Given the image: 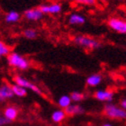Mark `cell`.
Returning a JSON list of instances; mask_svg holds the SVG:
<instances>
[{"label":"cell","instance_id":"cell-1","mask_svg":"<svg viewBox=\"0 0 126 126\" xmlns=\"http://www.w3.org/2000/svg\"><path fill=\"white\" fill-rule=\"evenodd\" d=\"M104 113L108 118L113 120H125L126 111L121 105H117L112 103H107L104 107Z\"/></svg>","mask_w":126,"mask_h":126},{"label":"cell","instance_id":"cell-2","mask_svg":"<svg viewBox=\"0 0 126 126\" xmlns=\"http://www.w3.org/2000/svg\"><path fill=\"white\" fill-rule=\"evenodd\" d=\"M74 43L87 50H97L102 47L99 41L86 35H77L74 37Z\"/></svg>","mask_w":126,"mask_h":126},{"label":"cell","instance_id":"cell-3","mask_svg":"<svg viewBox=\"0 0 126 126\" xmlns=\"http://www.w3.org/2000/svg\"><path fill=\"white\" fill-rule=\"evenodd\" d=\"M7 61L11 67L16 68L18 69H21V70H25L30 66L29 61H27L24 56H22L21 54L16 52L10 53L7 57Z\"/></svg>","mask_w":126,"mask_h":126},{"label":"cell","instance_id":"cell-4","mask_svg":"<svg viewBox=\"0 0 126 126\" xmlns=\"http://www.w3.org/2000/svg\"><path fill=\"white\" fill-rule=\"evenodd\" d=\"M108 27L115 32L126 34V20L119 17H111L107 21Z\"/></svg>","mask_w":126,"mask_h":126},{"label":"cell","instance_id":"cell-5","mask_svg":"<svg viewBox=\"0 0 126 126\" xmlns=\"http://www.w3.org/2000/svg\"><path fill=\"white\" fill-rule=\"evenodd\" d=\"M14 81H15V83H16V84H17V85H19V86H21V87H24L25 89L31 90V91L34 92L35 94H40V95H41V94H42V90L40 89L36 85L33 84V83H32V82L29 81V80H27L26 79H24V77L16 76L15 78H14Z\"/></svg>","mask_w":126,"mask_h":126},{"label":"cell","instance_id":"cell-6","mask_svg":"<svg viewBox=\"0 0 126 126\" xmlns=\"http://www.w3.org/2000/svg\"><path fill=\"white\" fill-rule=\"evenodd\" d=\"M43 15L50 14V15H57L61 12V5L59 3H50V4H42L39 6Z\"/></svg>","mask_w":126,"mask_h":126},{"label":"cell","instance_id":"cell-7","mask_svg":"<svg viewBox=\"0 0 126 126\" xmlns=\"http://www.w3.org/2000/svg\"><path fill=\"white\" fill-rule=\"evenodd\" d=\"M24 16L25 19L28 21L32 22H38L43 17V13H42L41 9L38 8H31V9H27L24 11Z\"/></svg>","mask_w":126,"mask_h":126},{"label":"cell","instance_id":"cell-8","mask_svg":"<svg viewBox=\"0 0 126 126\" xmlns=\"http://www.w3.org/2000/svg\"><path fill=\"white\" fill-rule=\"evenodd\" d=\"M94 97L100 102L111 103L113 99V92L108 89H100L95 91Z\"/></svg>","mask_w":126,"mask_h":126},{"label":"cell","instance_id":"cell-9","mask_svg":"<svg viewBox=\"0 0 126 126\" xmlns=\"http://www.w3.org/2000/svg\"><path fill=\"white\" fill-rule=\"evenodd\" d=\"M65 112L67 113V115H79L84 113L85 109L83 106H81L80 105L78 104H71L68 108L65 109Z\"/></svg>","mask_w":126,"mask_h":126},{"label":"cell","instance_id":"cell-10","mask_svg":"<svg viewBox=\"0 0 126 126\" xmlns=\"http://www.w3.org/2000/svg\"><path fill=\"white\" fill-rule=\"evenodd\" d=\"M86 23V17L79 14L73 13L68 16V24L71 25H81Z\"/></svg>","mask_w":126,"mask_h":126},{"label":"cell","instance_id":"cell-11","mask_svg":"<svg viewBox=\"0 0 126 126\" xmlns=\"http://www.w3.org/2000/svg\"><path fill=\"white\" fill-rule=\"evenodd\" d=\"M102 80H103V77L100 74L96 73V74H92V75L87 77L86 82H87V85L88 87H95L102 83Z\"/></svg>","mask_w":126,"mask_h":126},{"label":"cell","instance_id":"cell-12","mask_svg":"<svg viewBox=\"0 0 126 126\" xmlns=\"http://www.w3.org/2000/svg\"><path fill=\"white\" fill-rule=\"evenodd\" d=\"M0 92H1V95H2L3 99H10L13 98L15 94H14L13 88H12V85L9 84H3L0 87Z\"/></svg>","mask_w":126,"mask_h":126},{"label":"cell","instance_id":"cell-13","mask_svg":"<svg viewBox=\"0 0 126 126\" xmlns=\"http://www.w3.org/2000/svg\"><path fill=\"white\" fill-rule=\"evenodd\" d=\"M18 115V109L15 106H8L4 110V116L10 122L14 121L17 118Z\"/></svg>","mask_w":126,"mask_h":126},{"label":"cell","instance_id":"cell-14","mask_svg":"<svg viewBox=\"0 0 126 126\" xmlns=\"http://www.w3.org/2000/svg\"><path fill=\"white\" fill-rule=\"evenodd\" d=\"M67 113H66L65 110L63 109H59V110L54 111L51 114V120L56 124H60L61 122H63L65 120Z\"/></svg>","mask_w":126,"mask_h":126},{"label":"cell","instance_id":"cell-15","mask_svg":"<svg viewBox=\"0 0 126 126\" xmlns=\"http://www.w3.org/2000/svg\"><path fill=\"white\" fill-rule=\"evenodd\" d=\"M20 14L16 11H10L5 16V21L8 24H15L20 20Z\"/></svg>","mask_w":126,"mask_h":126},{"label":"cell","instance_id":"cell-16","mask_svg":"<svg viewBox=\"0 0 126 126\" xmlns=\"http://www.w3.org/2000/svg\"><path fill=\"white\" fill-rule=\"evenodd\" d=\"M72 104V100H71L70 95H67V94H64V95H61L58 100V105L59 106L65 110L66 108H68L69 105Z\"/></svg>","mask_w":126,"mask_h":126},{"label":"cell","instance_id":"cell-17","mask_svg":"<svg viewBox=\"0 0 126 126\" xmlns=\"http://www.w3.org/2000/svg\"><path fill=\"white\" fill-rule=\"evenodd\" d=\"M12 88H13L14 94H15V95H16V96L24 97L27 94V89H25L24 87H21V86H19V85L16 84V83L14 85H12Z\"/></svg>","mask_w":126,"mask_h":126},{"label":"cell","instance_id":"cell-18","mask_svg":"<svg viewBox=\"0 0 126 126\" xmlns=\"http://www.w3.org/2000/svg\"><path fill=\"white\" fill-rule=\"evenodd\" d=\"M71 100L72 102L74 103H79L81 102L82 100H84L85 98V94L81 92H78V91H75V92H72L70 94Z\"/></svg>","mask_w":126,"mask_h":126},{"label":"cell","instance_id":"cell-19","mask_svg":"<svg viewBox=\"0 0 126 126\" xmlns=\"http://www.w3.org/2000/svg\"><path fill=\"white\" fill-rule=\"evenodd\" d=\"M10 50L7 45H5L2 41H0V59L3 56H8L10 54Z\"/></svg>","mask_w":126,"mask_h":126},{"label":"cell","instance_id":"cell-20","mask_svg":"<svg viewBox=\"0 0 126 126\" xmlns=\"http://www.w3.org/2000/svg\"><path fill=\"white\" fill-rule=\"evenodd\" d=\"M24 36L30 40L35 39L37 37V32L33 29H26L24 31Z\"/></svg>","mask_w":126,"mask_h":126},{"label":"cell","instance_id":"cell-21","mask_svg":"<svg viewBox=\"0 0 126 126\" xmlns=\"http://www.w3.org/2000/svg\"><path fill=\"white\" fill-rule=\"evenodd\" d=\"M77 4H79V5H88V6H91V5H94L96 4L97 0H74Z\"/></svg>","mask_w":126,"mask_h":126},{"label":"cell","instance_id":"cell-22","mask_svg":"<svg viewBox=\"0 0 126 126\" xmlns=\"http://www.w3.org/2000/svg\"><path fill=\"white\" fill-rule=\"evenodd\" d=\"M10 123L11 122L9 121V120H7L4 115L3 116L0 115V126H5V125H6V124H10Z\"/></svg>","mask_w":126,"mask_h":126},{"label":"cell","instance_id":"cell-23","mask_svg":"<svg viewBox=\"0 0 126 126\" xmlns=\"http://www.w3.org/2000/svg\"><path fill=\"white\" fill-rule=\"evenodd\" d=\"M120 105H121V107H123L124 110L126 111V97H124V98H123V99L121 100Z\"/></svg>","mask_w":126,"mask_h":126},{"label":"cell","instance_id":"cell-24","mask_svg":"<svg viewBox=\"0 0 126 126\" xmlns=\"http://www.w3.org/2000/svg\"><path fill=\"white\" fill-rule=\"evenodd\" d=\"M102 126H113L112 124H108V123H106V124H104Z\"/></svg>","mask_w":126,"mask_h":126},{"label":"cell","instance_id":"cell-25","mask_svg":"<svg viewBox=\"0 0 126 126\" xmlns=\"http://www.w3.org/2000/svg\"><path fill=\"white\" fill-rule=\"evenodd\" d=\"M3 101H4V99H3L2 95H1V92H0V103H1V102H3Z\"/></svg>","mask_w":126,"mask_h":126},{"label":"cell","instance_id":"cell-26","mask_svg":"<svg viewBox=\"0 0 126 126\" xmlns=\"http://www.w3.org/2000/svg\"><path fill=\"white\" fill-rule=\"evenodd\" d=\"M102 1H103V2H105V1H106V0H102Z\"/></svg>","mask_w":126,"mask_h":126},{"label":"cell","instance_id":"cell-27","mask_svg":"<svg viewBox=\"0 0 126 126\" xmlns=\"http://www.w3.org/2000/svg\"><path fill=\"white\" fill-rule=\"evenodd\" d=\"M0 15H1V9H0Z\"/></svg>","mask_w":126,"mask_h":126}]
</instances>
